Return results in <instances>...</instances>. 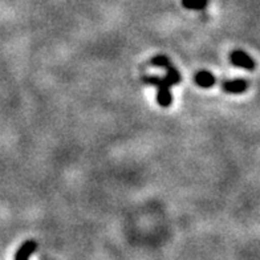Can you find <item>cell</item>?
Masks as SVG:
<instances>
[{
	"instance_id": "6",
	"label": "cell",
	"mask_w": 260,
	"mask_h": 260,
	"mask_svg": "<svg viewBox=\"0 0 260 260\" xmlns=\"http://www.w3.org/2000/svg\"><path fill=\"white\" fill-rule=\"evenodd\" d=\"M209 0H182L183 7L188 10H203L207 6Z\"/></svg>"
},
{
	"instance_id": "4",
	"label": "cell",
	"mask_w": 260,
	"mask_h": 260,
	"mask_svg": "<svg viewBox=\"0 0 260 260\" xmlns=\"http://www.w3.org/2000/svg\"><path fill=\"white\" fill-rule=\"evenodd\" d=\"M36 248H38V243L35 240H27L17 250L16 255H15V260H28L32 253L36 251Z\"/></svg>"
},
{
	"instance_id": "8",
	"label": "cell",
	"mask_w": 260,
	"mask_h": 260,
	"mask_svg": "<svg viewBox=\"0 0 260 260\" xmlns=\"http://www.w3.org/2000/svg\"><path fill=\"white\" fill-rule=\"evenodd\" d=\"M151 64L155 65V67H161V68H168L169 65H171L170 60H169V57H166V56H155L153 60H151Z\"/></svg>"
},
{
	"instance_id": "2",
	"label": "cell",
	"mask_w": 260,
	"mask_h": 260,
	"mask_svg": "<svg viewBox=\"0 0 260 260\" xmlns=\"http://www.w3.org/2000/svg\"><path fill=\"white\" fill-rule=\"evenodd\" d=\"M230 60H231L234 65L240 67V68L248 69V71L255 68V62H253L252 58L243 51H234L231 56H230Z\"/></svg>"
},
{
	"instance_id": "3",
	"label": "cell",
	"mask_w": 260,
	"mask_h": 260,
	"mask_svg": "<svg viewBox=\"0 0 260 260\" xmlns=\"http://www.w3.org/2000/svg\"><path fill=\"white\" fill-rule=\"evenodd\" d=\"M247 88H248V84L243 79H235L233 81L223 82V90L231 93V94H239V93L246 92Z\"/></svg>"
},
{
	"instance_id": "7",
	"label": "cell",
	"mask_w": 260,
	"mask_h": 260,
	"mask_svg": "<svg viewBox=\"0 0 260 260\" xmlns=\"http://www.w3.org/2000/svg\"><path fill=\"white\" fill-rule=\"evenodd\" d=\"M166 71H168V73H166L165 77L169 80V82H170L171 85H177V84L181 82V75H179L178 71H177L173 65H169L168 68H166Z\"/></svg>"
},
{
	"instance_id": "5",
	"label": "cell",
	"mask_w": 260,
	"mask_h": 260,
	"mask_svg": "<svg viewBox=\"0 0 260 260\" xmlns=\"http://www.w3.org/2000/svg\"><path fill=\"white\" fill-rule=\"evenodd\" d=\"M195 82L201 88H211L215 84V77L207 71H201L195 75Z\"/></svg>"
},
{
	"instance_id": "1",
	"label": "cell",
	"mask_w": 260,
	"mask_h": 260,
	"mask_svg": "<svg viewBox=\"0 0 260 260\" xmlns=\"http://www.w3.org/2000/svg\"><path fill=\"white\" fill-rule=\"evenodd\" d=\"M145 84L149 85H154L158 88V94H157V101L158 104L164 108H168L171 105L173 97L170 93V86L171 84L166 77H158V76H147L144 77Z\"/></svg>"
}]
</instances>
